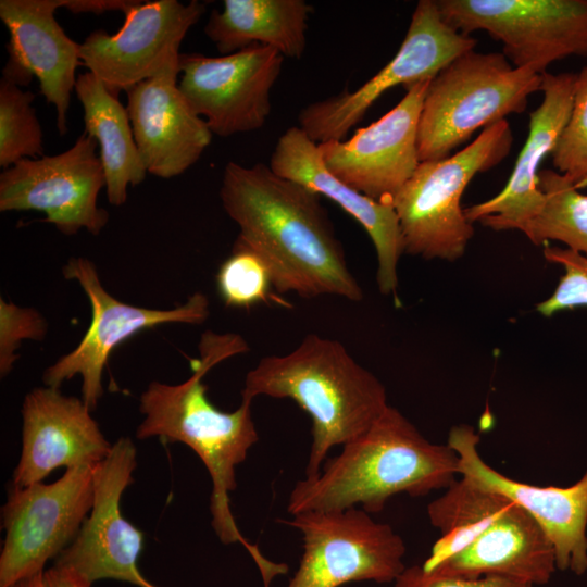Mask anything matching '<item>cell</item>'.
Wrapping results in <instances>:
<instances>
[{
	"instance_id": "6da1fadb",
	"label": "cell",
	"mask_w": 587,
	"mask_h": 587,
	"mask_svg": "<svg viewBox=\"0 0 587 587\" xmlns=\"http://www.w3.org/2000/svg\"><path fill=\"white\" fill-rule=\"evenodd\" d=\"M220 198L238 237L267 262L277 292L363 299L319 195L262 163L246 167L230 161Z\"/></svg>"
},
{
	"instance_id": "7a4b0ae2",
	"label": "cell",
	"mask_w": 587,
	"mask_h": 587,
	"mask_svg": "<svg viewBox=\"0 0 587 587\" xmlns=\"http://www.w3.org/2000/svg\"><path fill=\"white\" fill-rule=\"evenodd\" d=\"M249 349L238 334L204 332L198 346L200 358L191 360L192 374L188 379L177 385L153 380L141 394L139 409L145 419L136 437H159L193 450L212 479L210 510L214 532L224 544L240 542L257 563L264 586L270 587L275 576L287 573L288 566L270 561L250 544L229 508V492L237 486L235 469L259 440L251 414L252 400L241 399L236 410L221 411L209 400L208 387L202 383L213 366Z\"/></svg>"
},
{
	"instance_id": "3957f363",
	"label": "cell",
	"mask_w": 587,
	"mask_h": 587,
	"mask_svg": "<svg viewBox=\"0 0 587 587\" xmlns=\"http://www.w3.org/2000/svg\"><path fill=\"white\" fill-rule=\"evenodd\" d=\"M457 475V452L448 444L427 440L399 410L388 405L364 434L325 460L314 479L303 478L295 485L287 510L295 515L360 504L366 512L377 513L395 495L426 496L447 489Z\"/></svg>"
},
{
	"instance_id": "277c9868",
	"label": "cell",
	"mask_w": 587,
	"mask_h": 587,
	"mask_svg": "<svg viewBox=\"0 0 587 587\" xmlns=\"http://www.w3.org/2000/svg\"><path fill=\"white\" fill-rule=\"evenodd\" d=\"M289 398L312 420L305 479H314L327 452L364 434L389 405L383 383L342 344L315 334L284 355L262 358L250 370L241 399Z\"/></svg>"
},
{
	"instance_id": "5b68a950",
	"label": "cell",
	"mask_w": 587,
	"mask_h": 587,
	"mask_svg": "<svg viewBox=\"0 0 587 587\" xmlns=\"http://www.w3.org/2000/svg\"><path fill=\"white\" fill-rule=\"evenodd\" d=\"M542 76L513 66L502 52L471 50L455 58L428 84L417 132L420 162L446 159L477 129L524 112Z\"/></svg>"
},
{
	"instance_id": "8992f818",
	"label": "cell",
	"mask_w": 587,
	"mask_h": 587,
	"mask_svg": "<svg viewBox=\"0 0 587 587\" xmlns=\"http://www.w3.org/2000/svg\"><path fill=\"white\" fill-rule=\"evenodd\" d=\"M512 145V129L504 118L484 128L459 152L420 162L391 200L404 253L449 262L462 258L474 235L473 224L461 207L462 195L476 174L503 161Z\"/></svg>"
},
{
	"instance_id": "52a82bcc",
	"label": "cell",
	"mask_w": 587,
	"mask_h": 587,
	"mask_svg": "<svg viewBox=\"0 0 587 587\" xmlns=\"http://www.w3.org/2000/svg\"><path fill=\"white\" fill-rule=\"evenodd\" d=\"M464 35L487 33L515 67L540 74L554 61L587 58V0H436Z\"/></svg>"
},
{
	"instance_id": "ba28073f",
	"label": "cell",
	"mask_w": 587,
	"mask_h": 587,
	"mask_svg": "<svg viewBox=\"0 0 587 587\" xmlns=\"http://www.w3.org/2000/svg\"><path fill=\"white\" fill-rule=\"evenodd\" d=\"M476 45L475 38L459 33L441 17L436 0H420L395 57L354 91L346 89L302 109L298 126L317 143L342 140L387 90L434 78Z\"/></svg>"
},
{
	"instance_id": "9c48e42d",
	"label": "cell",
	"mask_w": 587,
	"mask_h": 587,
	"mask_svg": "<svg viewBox=\"0 0 587 587\" xmlns=\"http://www.w3.org/2000/svg\"><path fill=\"white\" fill-rule=\"evenodd\" d=\"M302 534L303 553L286 587L395 582L405 570L403 539L363 509L307 511L284 521Z\"/></svg>"
},
{
	"instance_id": "30bf717a",
	"label": "cell",
	"mask_w": 587,
	"mask_h": 587,
	"mask_svg": "<svg viewBox=\"0 0 587 587\" xmlns=\"http://www.w3.org/2000/svg\"><path fill=\"white\" fill-rule=\"evenodd\" d=\"M96 466V465H95ZM93 466L66 469L57 482L13 486L2 507L0 587L42 573L77 536L93 505Z\"/></svg>"
},
{
	"instance_id": "8fae6325",
	"label": "cell",
	"mask_w": 587,
	"mask_h": 587,
	"mask_svg": "<svg viewBox=\"0 0 587 587\" xmlns=\"http://www.w3.org/2000/svg\"><path fill=\"white\" fill-rule=\"evenodd\" d=\"M66 279L76 280L91 305V322L79 344L43 373L46 386L60 388L73 376L82 377V399L92 411L103 395L102 374L111 352L141 330L168 323L201 324L209 299L198 291L173 309H149L114 298L102 285L97 268L86 258H71L63 266Z\"/></svg>"
},
{
	"instance_id": "7c38bea8",
	"label": "cell",
	"mask_w": 587,
	"mask_h": 587,
	"mask_svg": "<svg viewBox=\"0 0 587 587\" xmlns=\"http://www.w3.org/2000/svg\"><path fill=\"white\" fill-rule=\"evenodd\" d=\"M97 141L85 132L55 155L24 159L0 174V211H39L64 235L85 228L92 235L108 224L98 205L105 177Z\"/></svg>"
},
{
	"instance_id": "4fadbf2b",
	"label": "cell",
	"mask_w": 587,
	"mask_h": 587,
	"mask_svg": "<svg viewBox=\"0 0 587 587\" xmlns=\"http://www.w3.org/2000/svg\"><path fill=\"white\" fill-rule=\"evenodd\" d=\"M283 62L277 50L260 45L221 57L180 53L178 88L212 134L257 130L271 113V90Z\"/></svg>"
},
{
	"instance_id": "5bb4252c",
	"label": "cell",
	"mask_w": 587,
	"mask_h": 587,
	"mask_svg": "<svg viewBox=\"0 0 587 587\" xmlns=\"http://www.w3.org/2000/svg\"><path fill=\"white\" fill-rule=\"evenodd\" d=\"M204 11L198 0H135L115 34L96 29L85 38L80 63L115 96L128 91L179 61L180 43Z\"/></svg>"
},
{
	"instance_id": "9a60e30c",
	"label": "cell",
	"mask_w": 587,
	"mask_h": 587,
	"mask_svg": "<svg viewBox=\"0 0 587 587\" xmlns=\"http://www.w3.org/2000/svg\"><path fill=\"white\" fill-rule=\"evenodd\" d=\"M136 447L122 437L112 445L108 457L93 466V505L73 542L54 561L90 584L111 578L137 587H160L148 580L138 569L143 548V533L122 516L120 502L133 483Z\"/></svg>"
},
{
	"instance_id": "2e32d148",
	"label": "cell",
	"mask_w": 587,
	"mask_h": 587,
	"mask_svg": "<svg viewBox=\"0 0 587 587\" xmlns=\"http://www.w3.org/2000/svg\"><path fill=\"white\" fill-rule=\"evenodd\" d=\"M429 82L405 88L395 108L350 139L319 143L327 170L369 198L391 202L420 164L417 132Z\"/></svg>"
},
{
	"instance_id": "e0dca14e",
	"label": "cell",
	"mask_w": 587,
	"mask_h": 587,
	"mask_svg": "<svg viewBox=\"0 0 587 587\" xmlns=\"http://www.w3.org/2000/svg\"><path fill=\"white\" fill-rule=\"evenodd\" d=\"M469 425L451 428L450 446L459 458V473L496 491L527 512L549 537L559 570L577 575L587 571V471L569 487H540L514 480L488 465Z\"/></svg>"
},
{
	"instance_id": "ac0fdd59",
	"label": "cell",
	"mask_w": 587,
	"mask_h": 587,
	"mask_svg": "<svg viewBox=\"0 0 587 587\" xmlns=\"http://www.w3.org/2000/svg\"><path fill=\"white\" fill-rule=\"evenodd\" d=\"M59 8L61 0L0 1V18L10 34L2 78L24 87L37 77L40 93L55 108L57 129L63 136L67 133L80 45L55 20Z\"/></svg>"
},
{
	"instance_id": "d6986e66",
	"label": "cell",
	"mask_w": 587,
	"mask_h": 587,
	"mask_svg": "<svg viewBox=\"0 0 587 587\" xmlns=\"http://www.w3.org/2000/svg\"><path fill=\"white\" fill-rule=\"evenodd\" d=\"M83 399L58 388L29 391L22 404V451L13 472V486L41 483L53 470L95 466L112 448Z\"/></svg>"
},
{
	"instance_id": "ffe728a7",
	"label": "cell",
	"mask_w": 587,
	"mask_h": 587,
	"mask_svg": "<svg viewBox=\"0 0 587 587\" xmlns=\"http://www.w3.org/2000/svg\"><path fill=\"white\" fill-rule=\"evenodd\" d=\"M268 166L280 177L330 199L364 228L377 255L379 292L396 297L398 263L404 251L392 203L371 199L333 175L323 162L319 143L299 126H291L282 134Z\"/></svg>"
},
{
	"instance_id": "44dd1931",
	"label": "cell",
	"mask_w": 587,
	"mask_h": 587,
	"mask_svg": "<svg viewBox=\"0 0 587 587\" xmlns=\"http://www.w3.org/2000/svg\"><path fill=\"white\" fill-rule=\"evenodd\" d=\"M179 61L127 92L134 138L149 174L172 178L192 166L212 133L178 88Z\"/></svg>"
},
{
	"instance_id": "7402d4cb",
	"label": "cell",
	"mask_w": 587,
	"mask_h": 587,
	"mask_svg": "<svg viewBox=\"0 0 587 587\" xmlns=\"http://www.w3.org/2000/svg\"><path fill=\"white\" fill-rule=\"evenodd\" d=\"M576 73H544L542 101L529 114L528 135L503 189L464 209L466 218L495 232L524 233L539 214L545 196L538 186L540 165L551 154L571 115Z\"/></svg>"
},
{
	"instance_id": "603a6c76",
	"label": "cell",
	"mask_w": 587,
	"mask_h": 587,
	"mask_svg": "<svg viewBox=\"0 0 587 587\" xmlns=\"http://www.w3.org/2000/svg\"><path fill=\"white\" fill-rule=\"evenodd\" d=\"M557 570L553 546L540 525L513 502L464 549L435 572L448 576L498 575L547 584Z\"/></svg>"
},
{
	"instance_id": "cb8c5ba5",
	"label": "cell",
	"mask_w": 587,
	"mask_h": 587,
	"mask_svg": "<svg viewBox=\"0 0 587 587\" xmlns=\"http://www.w3.org/2000/svg\"><path fill=\"white\" fill-rule=\"evenodd\" d=\"M312 11L304 0H224L221 11L211 12L204 34L222 55L260 45L300 59Z\"/></svg>"
},
{
	"instance_id": "d4e9b609",
	"label": "cell",
	"mask_w": 587,
	"mask_h": 587,
	"mask_svg": "<svg viewBox=\"0 0 587 587\" xmlns=\"http://www.w3.org/2000/svg\"><path fill=\"white\" fill-rule=\"evenodd\" d=\"M74 91L83 107L84 132L100 148L108 201L121 207L127 200L128 186L140 184L148 173L127 110L91 72L77 76Z\"/></svg>"
},
{
	"instance_id": "484cf974",
	"label": "cell",
	"mask_w": 587,
	"mask_h": 587,
	"mask_svg": "<svg viewBox=\"0 0 587 587\" xmlns=\"http://www.w3.org/2000/svg\"><path fill=\"white\" fill-rule=\"evenodd\" d=\"M460 476L427 507L429 522L441 535L422 565L426 572L469 546L512 503L502 495Z\"/></svg>"
},
{
	"instance_id": "4316f807",
	"label": "cell",
	"mask_w": 587,
	"mask_h": 587,
	"mask_svg": "<svg viewBox=\"0 0 587 587\" xmlns=\"http://www.w3.org/2000/svg\"><path fill=\"white\" fill-rule=\"evenodd\" d=\"M538 186L545 203L524 232L526 237L536 246L560 241L587 257V195L551 168L540 170Z\"/></svg>"
},
{
	"instance_id": "83f0119b",
	"label": "cell",
	"mask_w": 587,
	"mask_h": 587,
	"mask_svg": "<svg viewBox=\"0 0 587 587\" xmlns=\"http://www.w3.org/2000/svg\"><path fill=\"white\" fill-rule=\"evenodd\" d=\"M35 95L4 78L0 80V166L43 157L42 129L33 102Z\"/></svg>"
},
{
	"instance_id": "f1b7e54d",
	"label": "cell",
	"mask_w": 587,
	"mask_h": 587,
	"mask_svg": "<svg viewBox=\"0 0 587 587\" xmlns=\"http://www.w3.org/2000/svg\"><path fill=\"white\" fill-rule=\"evenodd\" d=\"M217 292L227 307L249 309L268 301L273 276L265 259L237 237L215 277Z\"/></svg>"
},
{
	"instance_id": "f546056e",
	"label": "cell",
	"mask_w": 587,
	"mask_h": 587,
	"mask_svg": "<svg viewBox=\"0 0 587 587\" xmlns=\"http://www.w3.org/2000/svg\"><path fill=\"white\" fill-rule=\"evenodd\" d=\"M551 158L555 171L577 189L587 187V66L576 73L571 115Z\"/></svg>"
},
{
	"instance_id": "4dcf8cb0",
	"label": "cell",
	"mask_w": 587,
	"mask_h": 587,
	"mask_svg": "<svg viewBox=\"0 0 587 587\" xmlns=\"http://www.w3.org/2000/svg\"><path fill=\"white\" fill-rule=\"evenodd\" d=\"M544 257L561 265L564 273L552 295L537 304V312L550 317L561 311L587 307V257L560 247H546Z\"/></svg>"
},
{
	"instance_id": "1f68e13d",
	"label": "cell",
	"mask_w": 587,
	"mask_h": 587,
	"mask_svg": "<svg viewBox=\"0 0 587 587\" xmlns=\"http://www.w3.org/2000/svg\"><path fill=\"white\" fill-rule=\"evenodd\" d=\"M48 332V323L39 311L21 308L0 299V375L7 376L18 355L16 350L26 339L41 340Z\"/></svg>"
},
{
	"instance_id": "d6a6232c",
	"label": "cell",
	"mask_w": 587,
	"mask_h": 587,
	"mask_svg": "<svg viewBox=\"0 0 587 587\" xmlns=\"http://www.w3.org/2000/svg\"><path fill=\"white\" fill-rule=\"evenodd\" d=\"M394 587H534L533 585L498 575L479 577L448 576L426 572L420 565L405 567Z\"/></svg>"
},
{
	"instance_id": "836d02e7",
	"label": "cell",
	"mask_w": 587,
	"mask_h": 587,
	"mask_svg": "<svg viewBox=\"0 0 587 587\" xmlns=\"http://www.w3.org/2000/svg\"><path fill=\"white\" fill-rule=\"evenodd\" d=\"M135 0H61V8L74 14H102L108 11L125 12Z\"/></svg>"
},
{
	"instance_id": "e575fe53",
	"label": "cell",
	"mask_w": 587,
	"mask_h": 587,
	"mask_svg": "<svg viewBox=\"0 0 587 587\" xmlns=\"http://www.w3.org/2000/svg\"><path fill=\"white\" fill-rule=\"evenodd\" d=\"M46 587H91L87 579L71 569L53 565L43 572Z\"/></svg>"
},
{
	"instance_id": "d590c367",
	"label": "cell",
	"mask_w": 587,
	"mask_h": 587,
	"mask_svg": "<svg viewBox=\"0 0 587 587\" xmlns=\"http://www.w3.org/2000/svg\"><path fill=\"white\" fill-rule=\"evenodd\" d=\"M15 587H46L43 572L20 582Z\"/></svg>"
}]
</instances>
